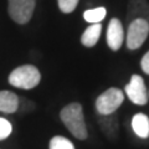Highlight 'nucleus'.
I'll return each mask as SVG.
<instances>
[{
  "label": "nucleus",
  "instance_id": "nucleus-16",
  "mask_svg": "<svg viewBox=\"0 0 149 149\" xmlns=\"http://www.w3.org/2000/svg\"><path fill=\"white\" fill-rule=\"evenodd\" d=\"M60 10L65 14H70L76 9L78 0H57Z\"/></svg>",
  "mask_w": 149,
  "mask_h": 149
},
{
  "label": "nucleus",
  "instance_id": "nucleus-11",
  "mask_svg": "<svg viewBox=\"0 0 149 149\" xmlns=\"http://www.w3.org/2000/svg\"><path fill=\"white\" fill-rule=\"evenodd\" d=\"M101 32H102L101 22L100 24H92L91 26H88L85 30V32L82 34V37H81L82 45L86 46V47H92V46H95L97 44V41H98V39H100Z\"/></svg>",
  "mask_w": 149,
  "mask_h": 149
},
{
  "label": "nucleus",
  "instance_id": "nucleus-14",
  "mask_svg": "<svg viewBox=\"0 0 149 149\" xmlns=\"http://www.w3.org/2000/svg\"><path fill=\"white\" fill-rule=\"evenodd\" d=\"M49 148L50 149H74L72 142L61 136H55L51 139Z\"/></svg>",
  "mask_w": 149,
  "mask_h": 149
},
{
  "label": "nucleus",
  "instance_id": "nucleus-10",
  "mask_svg": "<svg viewBox=\"0 0 149 149\" xmlns=\"http://www.w3.org/2000/svg\"><path fill=\"white\" fill-rule=\"evenodd\" d=\"M132 128L139 138H149V117L144 113H137L132 118Z\"/></svg>",
  "mask_w": 149,
  "mask_h": 149
},
{
  "label": "nucleus",
  "instance_id": "nucleus-6",
  "mask_svg": "<svg viewBox=\"0 0 149 149\" xmlns=\"http://www.w3.org/2000/svg\"><path fill=\"white\" fill-rule=\"evenodd\" d=\"M125 95L134 104L143 106L148 102V92L143 78L139 74H133L130 77V81L124 88Z\"/></svg>",
  "mask_w": 149,
  "mask_h": 149
},
{
  "label": "nucleus",
  "instance_id": "nucleus-13",
  "mask_svg": "<svg viewBox=\"0 0 149 149\" xmlns=\"http://www.w3.org/2000/svg\"><path fill=\"white\" fill-rule=\"evenodd\" d=\"M106 9L104 8H96V9H90L83 13V19L90 22V24H100V22L106 17Z\"/></svg>",
  "mask_w": 149,
  "mask_h": 149
},
{
  "label": "nucleus",
  "instance_id": "nucleus-5",
  "mask_svg": "<svg viewBox=\"0 0 149 149\" xmlns=\"http://www.w3.org/2000/svg\"><path fill=\"white\" fill-rule=\"evenodd\" d=\"M35 9V0H9V15L17 24L30 21Z\"/></svg>",
  "mask_w": 149,
  "mask_h": 149
},
{
  "label": "nucleus",
  "instance_id": "nucleus-3",
  "mask_svg": "<svg viewBox=\"0 0 149 149\" xmlns=\"http://www.w3.org/2000/svg\"><path fill=\"white\" fill-rule=\"evenodd\" d=\"M124 95L119 88L111 87L96 100V109L101 116L113 114L123 103Z\"/></svg>",
  "mask_w": 149,
  "mask_h": 149
},
{
  "label": "nucleus",
  "instance_id": "nucleus-2",
  "mask_svg": "<svg viewBox=\"0 0 149 149\" xmlns=\"http://www.w3.org/2000/svg\"><path fill=\"white\" fill-rule=\"evenodd\" d=\"M40 81L41 73L32 65H24V66L16 67L9 74V83L22 90H31L39 85Z\"/></svg>",
  "mask_w": 149,
  "mask_h": 149
},
{
  "label": "nucleus",
  "instance_id": "nucleus-17",
  "mask_svg": "<svg viewBox=\"0 0 149 149\" xmlns=\"http://www.w3.org/2000/svg\"><path fill=\"white\" fill-rule=\"evenodd\" d=\"M141 67L147 74H149V51L143 56V58L141 61Z\"/></svg>",
  "mask_w": 149,
  "mask_h": 149
},
{
  "label": "nucleus",
  "instance_id": "nucleus-7",
  "mask_svg": "<svg viewBox=\"0 0 149 149\" xmlns=\"http://www.w3.org/2000/svg\"><path fill=\"white\" fill-rule=\"evenodd\" d=\"M124 41V30L123 25L118 19H112L108 24L107 29V44L109 49L113 51H117L120 49Z\"/></svg>",
  "mask_w": 149,
  "mask_h": 149
},
{
  "label": "nucleus",
  "instance_id": "nucleus-12",
  "mask_svg": "<svg viewBox=\"0 0 149 149\" xmlns=\"http://www.w3.org/2000/svg\"><path fill=\"white\" fill-rule=\"evenodd\" d=\"M100 123H101L102 130L104 132L106 136L111 139H114L118 132V123H117V119L113 117V114L103 116V118L100 120Z\"/></svg>",
  "mask_w": 149,
  "mask_h": 149
},
{
  "label": "nucleus",
  "instance_id": "nucleus-4",
  "mask_svg": "<svg viewBox=\"0 0 149 149\" xmlns=\"http://www.w3.org/2000/svg\"><path fill=\"white\" fill-rule=\"evenodd\" d=\"M149 34V22L143 19H136L130 21L127 32V47L129 50H137L144 44Z\"/></svg>",
  "mask_w": 149,
  "mask_h": 149
},
{
  "label": "nucleus",
  "instance_id": "nucleus-1",
  "mask_svg": "<svg viewBox=\"0 0 149 149\" xmlns=\"http://www.w3.org/2000/svg\"><path fill=\"white\" fill-rule=\"evenodd\" d=\"M60 118L73 137L81 141L87 138V127L85 117H83L82 106L80 103L74 102L63 107L62 111L60 112Z\"/></svg>",
  "mask_w": 149,
  "mask_h": 149
},
{
  "label": "nucleus",
  "instance_id": "nucleus-15",
  "mask_svg": "<svg viewBox=\"0 0 149 149\" xmlns=\"http://www.w3.org/2000/svg\"><path fill=\"white\" fill-rule=\"evenodd\" d=\"M13 132V125L6 118L0 117V141L6 139Z\"/></svg>",
  "mask_w": 149,
  "mask_h": 149
},
{
  "label": "nucleus",
  "instance_id": "nucleus-8",
  "mask_svg": "<svg viewBox=\"0 0 149 149\" xmlns=\"http://www.w3.org/2000/svg\"><path fill=\"white\" fill-rule=\"evenodd\" d=\"M127 19L130 21L143 19L149 22V4L146 0H129Z\"/></svg>",
  "mask_w": 149,
  "mask_h": 149
},
{
  "label": "nucleus",
  "instance_id": "nucleus-9",
  "mask_svg": "<svg viewBox=\"0 0 149 149\" xmlns=\"http://www.w3.org/2000/svg\"><path fill=\"white\" fill-rule=\"evenodd\" d=\"M19 109V97L10 91H0V112L15 113Z\"/></svg>",
  "mask_w": 149,
  "mask_h": 149
}]
</instances>
